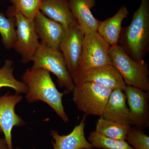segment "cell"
I'll use <instances>...</instances> for the list:
<instances>
[{"label":"cell","mask_w":149,"mask_h":149,"mask_svg":"<svg viewBox=\"0 0 149 149\" xmlns=\"http://www.w3.org/2000/svg\"><path fill=\"white\" fill-rule=\"evenodd\" d=\"M13 6L9 9L21 14L33 21L40 11L42 1L40 0H10Z\"/></svg>","instance_id":"22"},{"label":"cell","mask_w":149,"mask_h":149,"mask_svg":"<svg viewBox=\"0 0 149 149\" xmlns=\"http://www.w3.org/2000/svg\"><path fill=\"white\" fill-rule=\"evenodd\" d=\"M129 13L127 7L124 5L113 16L101 22L97 32L111 46L118 45L123 21Z\"/></svg>","instance_id":"17"},{"label":"cell","mask_w":149,"mask_h":149,"mask_svg":"<svg viewBox=\"0 0 149 149\" xmlns=\"http://www.w3.org/2000/svg\"><path fill=\"white\" fill-rule=\"evenodd\" d=\"M2 133V131L1 130V128H0V134H1V133Z\"/></svg>","instance_id":"25"},{"label":"cell","mask_w":149,"mask_h":149,"mask_svg":"<svg viewBox=\"0 0 149 149\" xmlns=\"http://www.w3.org/2000/svg\"><path fill=\"white\" fill-rule=\"evenodd\" d=\"M96 126V132L102 136L110 139L125 141L131 125H123L101 117L97 121Z\"/></svg>","instance_id":"18"},{"label":"cell","mask_w":149,"mask_h":149,"mask_svg":"<svg viewBox=\"0 0 149 149\" xmlns=\"http://www.w3.org/2000/svg\"><path fill=\"white\" fill-rule=\"evenodd\" d=\"M22 82L28 88L25 99L29 103L41 101L52 108L65 123L69 118L65 111L62 98L68 91L59 92L50 72L43 69H27L22 76Z\"/></svg>","instance_id":"1"},{"label":"cell","mask_w":149,"mask_h":149,"mask_svg":"<svg viewBox=\"0 0 149 149\" xmlns=\"http://www.w3.org/2000/svg\"><path fill=\"white\" fill-rule=\"evenodd\" d=\"M16 149H21V148H16Z\"/></svg>","instance_id":"26"},{"label":"cell","mask_w":149,"mask_h":149,"mask_svg":"<svg viewBox=\"0 0 149 149\" xmlns=\"http://www.w3.org/2000/svg\"><path fill=\"white\" fill-rule=\"evenodd\" d=\"M119 42L133 60H143L149 51V0H141L130 24L122 28Z\"/></svg>","instance_id":"2"},{"label":"cell","mask_w":149,"mask_h":149,"mask_svg":"<svg viewBox=\"0 0 149 149\" xmlns=\"http://www.w3.org/2000/svg\"><path fill=\"white\" fill-rule=\"evenodd\" d=\"M70 7L84 34L97 32L101 22L93 16L91 9L95 0H68Z\"/></svg>","instance_id":"16"},{"label":"cell","mask_w":149,"mask_h":149,"mask_svg":"<svg viewBox=\"0 0 149 149\" xmlns=\"http://www.w3.org/2000/svg\"><path fill=\"white\" fill-rule=\"evenodd\" d=\"M74 85L91 82L114 90L119 89L124 92L127 85L119 72L111 65L97 67L80 71L72 77Z\"/></svg>","instance_id":"9"},{"label":"cell","mask_w":149,"mask_h":149,"mask_svg":"<svg viewBox=\"0 0 149 149\" xmlns=\"http://www.w3.org/2000/svg\"><path fill=\"white\" fill-rule=\"evenodd\" d=\"M13 17H7L0 13V35L5 47L7 50L13 48L16 40L15 20Z\"/></svg>","instance_id":"21"},{"label":"cell","mask_w":149,"mask_h":149,"mask_svg":"<svg viewBox=\"0 0 149 149\" xmlns=\"http://www.w3.org/2000/svg\"><path fill=\"white\" fill-rule=\"evenodd\" d=\"M40 11L48 18L61 24L66 30L77 23L68 0H44L41 3Z\"/></svg>","instance_id":"15"},{"label":"cell","mask_w":149,"mask_h":149,"mask_svg":"<svg viewBox=\"0 0 149 149\" xmlns=\"http://www.w3.org/2000/svg\"><path fill=\"white\" fill-rule=\"evenodd\" d=\"M126 140L135 149H149V137L145 134L143 128L131 125Z\"/></svg>","instance_id":"23"},{"label":"cell","mask_w":149,"mask_h":149,"mask_svg":"<svg viewBox=\"0 0 149 149\" xmlns=\"http://www.w3.org/2000/svg\"><path fill=\"white\" fill-rule=\"evenodd\" d=\"M9 17H15L16 40L14 49L22 56V62L27 64L32 59L40 44L33 21L17 12L8 9Z\"/></svg>","instance_id":"6"},{"label":"cell","mask_w":149,"mask_h":149,"mask_svg":"<svg viewBox=\"0 0 149 149\" xmlns=\"http://www.w3.org/2000/svg\"><path fill=\"white\" fill-rule=\"evenodd\" d=\"M113 90L91 82L78 83L74 85L72 100L86 115L101 117Z\"/></svg>","instance_id":"4"},{"label":"cell","mask_w":149,"mask_h":149,"mask_svg":"<svg viewBox=\"0 0 149 149\" xmlns=\"http://www.w3.org/2000/svg\"><path fill=\"white\" fill-rule=\"evenodd\" d=\"M109 54L113 65L121 74L127 86L149 93L148 65L144 60H134L118 45L111 47Z\"/></svg>","instance_id":"3"},{"label":"cell","mask_w":149,"mask_h":149,"mask_svg":"<svg viewBox=\"0 0 149 149\" xmlns=\"http://www.w3.org/2000/svg\"><path fill=\"white\" fill-rule=\"evenodd\" d=\"M32 61L33 63L32 68H41L53 73L57 78L60 87L65 88L68 93L72 92L74 82L60 50L49 47L40 42Z\"/></svg>","instance_id":"5"},{"label":"cell","mask_w":149,"mask_h":149,"mask_svg":"<svg viewBox=\"0 0 149 149\" xmlns=\"http://www.w3.org/2000/svg\"><path fill=\"white\" fill-rule=\"evenodd\" d=\"M0 149H8L7 144L4 138L0 139Z\"/></svg>","instance_id":"24"},{"label":"cell","mask_w":149,"mask_h":149,"mask_svg":"<svg viewBox=\"0 0 149 149\" xmlns=\"http://www.w3.org/2000/svg\"><path fill=\"white\" fill-rule=\"evenodd\" d=\"M88 141L94 148L102 149H135L125 141L116 140L105 137L93 131L90 133Z\"/></svg>","instance_id":"20"},{"label":"cell","mask_w":149,"mask_h":149,"mask_svg":"<svg viewBox=\"0 0 149 149\" xmlns=\"http://www.w3.org/2000/svg\"><path fill=\"white\" fill-rule=\"evenodd\" d=\"M111 47L97 32L85 34L82 56L77 72L97 67L113 65L109 54Z\"/></svg>","instance_id":"7"},{"label":"cell","mask_w":149,"mask_h":149,"mask_svg":"<svg viewBox=\"0 0 149 149\" xmlns=\"http://www.w3.org/2000/svg\"><path fill=\"white\" fill-rule=\"evenodd\" d=\"M84 36V32L77 23L67 29L60 44L59 50L63 56L67 68L72 78L79 67Z\"/></svg>","instance_id":"8"},{"label":"cell","mask_w":149,"mask_h":149,"mask_svg":"<svg viewBox=\"0 0 149 149\" xmlns=\"http://www.w3.org/2000/svg\"><path fill=\"white\" fill-rule=\"evenodd\" d=\"M87 116L85 114L80 123L68 135L61 136L57 131L52 130L50 135L54 140L52 143L54 149H94L92 144L85 138V128Z\"/></svg>","instance_id":"14"},{"label":"cell","mask_w":149,"mask_h":149,"mask_svg":"<svg viewBox=\"0 0 149 149\" xmlns=\"http://www.w3.org/2000/svg\"><path fill=\"white\" fill-rule=\"evenodd\" d=\"M124 93L131 116L132 125L149 127V93L133 86H127Z\"/></svg>","instance_id":"11"},{"label":"cell","mask_w":149,"mask_h":149,"mask_svg":"<svg viewBox=\"0 0 149 149\" xmlns=\"http://www.w3.org/2000/svg\"><path fill=\"white\" fill-rule=\"evenodd\" d=\"M22 99L20 95H10L9 93L0 97V128L4 135L8 149H13L12 131L14 127H21L26 123L15 111L17 105Z\"/></svg>","instance_id":"10"},{"label":"cell","mask_w":149,"mask_h":149,"mask_svg":"<svg viewBox=\"0 0 149 149\" xmlns=\"http://www.w3.org/2000/svg\"><path fill=\"white\" fill-rule=\"evenodd\" d=\"M101 117L123 125H132L131 116L123 91L119 89L113 90Z\"/></svg>","instance_id":"13"},{"label":"cell","mask_w":149,"mask_h":149,"mask_svg":"<svg viewBox=\"0 0 149 149\" xmlns=\"http://www.w3.org/2000/svg\"><path fill=\"white\" fill-rule=\"evenodd\" d=\"M33 22L41 43L49 47L59 50L60 44L66 31L63 26L45 16L40 11Z\"/></svg>","instance_id":"12"},{"label":"cell","mask_w":149,"mask_h":149,"mask_svg":"<svg viewBox=\"0 0 149 149\" xmlns=\"http://www.w3.org/2000/svg\"><path fill=\"white\" fill-rule=\"evenodd\" d=\"M13 61L6 59L2 67L0 68V88L7 87L12 88L16 94H26L28 89L23 82L17 80L13 75Z\"/></svg>","instance_id":"19"},{"label":"cell","mask_w":149,"mask_h":149,"mask_svg":"<svg viewBox=\"0 0 149 149\" xmlns=\"http://www.w3.org/2000/svg\"><path fill=\"white\" fill-rule=\"evenodd\" d=\"M40 1H44V0H40Z\"/></svg>","instance_id":"27"}]
</instances>
